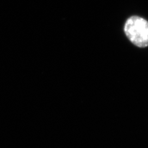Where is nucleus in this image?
I'll use <instances>...</instances> for the list:
<instances>
[{
	"instance_id": "1",
	"label": "nucleus",
	"mask_w": 148,
	"mask_h": 148,
	"mask_svg": "<svg viewBox=\"0 0 148 148\" xmlns=\"http://www.w3.org/2000/svg\"><path fill=\"white\" fill-rule=\"evenodd\" d=\"M124 31L131 42L140 48L148 46V22L142 17L132 16L127 21Z\"/></svg>"
}]
</instances>
